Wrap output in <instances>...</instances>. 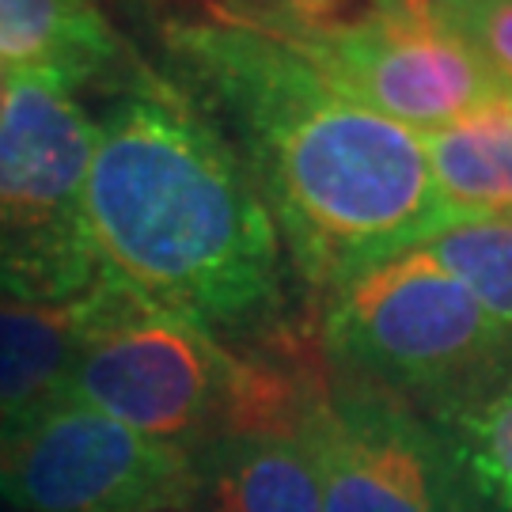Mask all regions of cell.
Masks as SVG:
<instances>
[{
    "label": "cell",
    "instance_id": "cell-1",
    "mask_svg": "<svg viewBox=\"0 0 512 512\" xmlns=\"http://www.w3.org/2000/svg\"><path fill=\"white\" fill-rule=\"evenodd\" d=\"M179 46L243 129L266 209L315 289L342 293L452 224L425 137L342 92L285 38L228 19L190 27Z\"/></svg>",
    "mask_w": 512,
    "mask_h": 512
},
{
    "label": "cell",
    "instance_id": "cell-18",
    "mask_svg": "<svg viewBox=\"0 0 512 512\" xmlns=\"http://www.w3.org/2000/svg\"><path fill=\"white\" fill-rule=\"evenodd\" d=\"M0 512H16V509H12V505H4V501H0Z\"/></svg>",
    "mask_w": 512,
    "mask_h": 512
},
{
    "label": "cell",
    "instance_id": "cell-19",
    "mask_svg": "<svg viewBox=\"0 0 512 512\" xmlns=\"http://www.w3.org/2000/svg\"><path fill=\"white\" fill-rule=\"evenodd\" d=\"M509 95H512V92H509Z\"/></svg>",
    "mask_w": 512,
    "mask_h": 512
},
{
    "label": "cell",
    "instance_id": "cell-6",
    "mask_svg": "<svg viewBox=\"0 0 512 512\" xmlns=\"http://www.w3.org/2000/svg\"><path fill=\"white\" fill-rule=\"evenodd\" d=\"M194 490L190 452L69 395L0 421V501L16 512H186Z\"/></svg>",
    "mask_w": 512,
    "mask_h": 512
},
{
    "label": "cell",
    "instance_id": "cell-16",
    "mask_svg": "<svg viewBox=\"0 0 512 512\" xmlns=\"http://www.w3.org/2000/svg\"><path fill=\"white\" fill-rule=\"evenodd\" d=\"M444 27H452L512 92V0H486Z\"/></svg>",
    "mask_w": 512,
    "mask_h": 512
},
{
    "label": "cell",
    "instance_id": "cell-3",
    "mask_svg": "<svg viewBox=\"0 0 512 512\" xmlns=\"http://www.w3.org/2000/svg\"><path fill=\"white\" fill-rule=\"evenodd\" d=\"M323 346L353 387L421 406L433 425L512 380V342L421 247L334 293Z\"/></svg>",
    "mask_w": 512,
    "mask_h": 512
},
{
    "label": "cell",
    "instance_id": "cell-4",
    "mask_svg": "<svg viewBox=\"0 0 512 512\" xmlns=\"http://www.w3.org/2000/svg\"><path fill=\"white\" fill-rule=\"evenodd\" d=\"M84 296L88 330L57 395L190 456L236 437L251 380L247 357L107 270Z\"/></svg>",
    "mask_w": 512,
    "mask_h": 512
},
{
    "label": "cell",
    "instance_id": "cell-7",
    "mask_svg": "<svg viewBox=\"0 0 512 512\" xmlns=\"http://www.w3.org/2000/svg\"><path fill=\"white\" fill-rule=\"evenodd\" d=\"M323 512H486L433 421L368 387L323 384L296 421Z\"/></svg>",
    "mask_w": 512,
    "mask_h": 512
},
{
    "label": "cell",
    "instance_id": "cell-10",
    "mask_svg": "<svg viewBox=\"0 0 512 512\" xmlns=\"http://www.w3.org/2000/svg\"><path fill=\"white\" fill-rule=\"evenodd\" d=\"M433 183L452 220L512 217V95L478 103L459 122L425 133Z\"/></svg>",
    "mask_w": 512,
    "mask_h": 512
},
{
    "label": "cell",
    "instance_id": "cell-11",
    "mask_svg": "<svg viewBox=\"0 0 512 512\" xmlns=\"http://www.w3.org/2000/svg\"><path fill=\"white\" fill-rule=\"evenodd\" d=\"M118 57L92 0H0V65L84 84Z\"/></svg>",
    "mask_w": 512,
    "mask_h": 512
},
{
    "label": "cell",
    "instance_id": "cell-15",
    "mask_svg": "<svg viewBox=\"0 0 512 512\" xmlns=\"http://www.w3.org/2000/svg\"><path fill=\"white\" fill-rule=\"evenodd\" d=\"M414 12L410 0H243L236 23L281 38H327L376 19Z\"/></svg>",
    "mask_w": 512,
    "mask_h": 512
},
{
    "label": "cell",
    "instance_id": "cell-9",
    "mask_svg": "<svg viewBox=\"0 0 512 512\" xmlns=\"http://www.w3.org/2000/svg\"><path fill=\"white\" fill-rule=\"evenodd\" d=\"M194 463L198 490L186 512H323L311 459L296 437H220Z\"/></svg>",
    "mask_w": 512,
    "mask_h": 512
},
{
    "label": "cell",
    "instance_id": "cell-5",
    "mask_svg": "<svg viewBox=\"0 0 512 512\" xmlns=\"http://www.w3.org/2000/svg\"><path fill=\"white\" fill-rule=\"evenodd\" d=\"M99 126L46 73L8 69L0 92V296L65 304L103 277L84 186Z\"/></svg>",
    "mask_w": 512,
    "mask_h": 512
},
{
    "label": "cell",
    "instance_id": "cell-13",
    "mask_svg": "<svg viewBox=\"0 0 512 512\" xmlns=\"http://www.w3.org/2000/svg\"><path fill=\"white\" fill-rule=\"evenodd\" d=\"M421 251L456 274L512 342V217L452 220Z\"/></svg>",
    "mask_w": 512,
    "mask_h": 512
},
{
    "label": "cell",
    "instance_id": "cell-8",
    "mask_svg": "<svg viewBox=\"0 0 512 512\" xmlns=\"http://www.w3.org/2000/svg\"><path fill=\"white\" fill-rule=\"evenodd\" d=\"M285 42L342 92L421 137L505 92V84L452 27L421 12H399L342 35Z\"/></svg>",
    "mask_w": 512,
    "mask_h": 512
},
{
    "label": "cell",
    "instance_id": "cell-17",
    "mask_svg": "<svg viewBox=\"0 0 512 512\" xmlns=\"http://www.w3.org/2000/svg\"><path fill=\"white\" fill-rule=\"evenodd\" d=\"M410 4L421 16L437 19V23H452V19H459L463 12L478 8V4H486V0H410Z\"/></svg>",
    "mask_w": 512,
    "mask_h": 512
},
{
    "label": "cell",
    "instance_id": "cell-14",
    "mask_svg": "<svg viewBox=\"0 0 512 512\" xmlns=\"http://www.w3.org/2000/svg\"><path fill=\"white\" fill-rule=\"evenodd\" d=\"M486 512H512V380L437 425Z\"/></svg>",
    "mask_w": 512,
    "mask_h": 512
},
{
    "label": "cell",
    "instance_id": "cell-2",
    "mask_svg": "<svg viewBox=\"0 0 512 512\" xmlns=\"http://www.w3.org/2000/svg\"><path fill=\"white\" fill-rule=\"evenodd\" d=\"M84 220L103 270L205 330L281 304V243L251 167L183 95L148 88L99 126Z\"/></svg>",
    "mask_w": 512,
    "mask_h": 512
},
{
    "label": "cell",
    "instance_id": "cell-12",
    "mask_svg": "<svg viewBox=\"0 0 512 512\" xmlns=\"http://www.w3.org/2000/svg\"><path fill=\"white\" fill-rule=\"evenodd\" d=\"M88 330V296L27 304L0 296V421L61 391Z\"/></svg>",
    "mask_w": 512,
    "mask_h": 512
}]
</instances>
